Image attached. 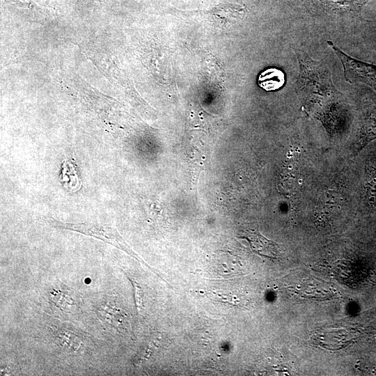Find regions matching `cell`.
Returning <instances> with one entry per match:
<instances>
[{"mask_svg":"<svg viewBox=\"0 0 376 376\" xmlns=\"http://www.w3.org/2000/svg\"><path fill=\"white\" fill-rule=\"evenodd\" d=\"M328 45L342 63L344 77L350 84L363 83L376 91V65L354 58L339 49L331 41Z\"/></svg>","mask_w":376,"mask_h":376,"instance_id":"cell-3","label":"cell"},{"mask_svg":"<svg viewBox=\"0 0 376 376\" xmlns=\"http://www.w3.org/2000/svg\"><path fill=\"white\" fill-rule=\"evenodd\" d=\"M129 279L130 280L133 285L134 299L138 315H141L143 310L142 288L137 282L131 279Z\"/></svg>","mask_w":376,"mask_h":376,"instance_id":"cell-11","label":"cell"},{"mask_svg":"<svg viewBox=\"0 0 376 376\" xmlns=\"http://www.w3.org/2000/svg\"><path fill=\"white\" fill-rule=\"evenodd\" d=\"M44 299L45 304L55 315L73 316L81 310L82 299L79 292L59 280L47 288Z\"/></svg>","mask_w":376,"mask_h":376,"instance_id":"cell-2","label":"cell"},{"mask_svg":"<svg viewBox=\"0 0 376 376\" xmlns=\"http://www.w3.org/2000/svg\"><path fill=\"white\" fill-rule=\"evenodd\" d=\"M316 10L329 15L361 13L371 0H304Z\"/></svg>","mask_w":376,"mask_h":376,"instance_id":"cell-6","label":"cell"},{"mask_svg":"<svg viewBox=\"0 0 376 376\" xmlns=\"http://www.w3.org/2000/svg\"><path fill=\"white\" fill-rule=\"evenodd\" d=\"M284 72L276 68H269L261 72L258 77V86L266 91H276L285 84Z\"/></svg>","mask_w":376,"mask_h":376,"instance_id":"cell-9","label":"cell"},{"mask_svg":"<svg viewBox=\"0 0 376 376\" xmlns=\"http://www.w3.org/2000/svg\"><path fill=\"white\" fill-rule=\"evenodd\" d=\"M376 139V101L366 107L358 132L355 154Z\"/></svg>","mask_w":376,"mask_h":376,"instance_id":"cell-7","label":"cell"},{"mask_svg":"<svg viewBox=\"0 0 376 376\" xmlns=\"http://www.w3.org/2000/svg\"><path fill=\"white\" fill-rule=\"evenodd\" d=\"M63 181L68 185L71 182L70 188L72 190L79 185L75 166L69 161H65L63 164Z\"/></svg>","mask_w":376,"mask_h":376,"instance_id":"cell-10","label":"cell"},{"mask_svg":"<svg viewBox=\"0 0 376 376\" xmlns=\"http://www.w3.org/2000/svg\"><path fill=\"white\" fill-rule=\"evenodd\" d=\"M52 334L54 342L68 354L81 355L88 348L86 338L75 329L65 327H55Z\"/></svg>","mask_w":376,"mask_h":376,"instance_id":"cell-5","label":"cell"},{"mask_svg":"<svg viewBox=\"0 0 376 376\" xmlns=\"http://www.w3.org/2000/svg\"><path fill=\"white\" fill-rule=\"evenodd\" d=\"M242 237L249 242L251 249L259 255L275 258L279 254V245L265 238L256 230H247L244 232Z\"/></svg>","mask_w":376,"mask_h":376,"instance_id":"cell-8","label":"cell"},{"mask_svg":"<svg viewBox=\"0 0 376 376\" xmlns=\"http://www.w3.org/2000/svg\"><path fill=\"white\" fill-rule=\"evenodd\" d=\"M45 220L52 227L77 232L100 240L116 246L136 259L141 261L114 227L106 224L94 223H65L52 217H46Z\"/></svg>","mask_w":376,"mask_h":376,"instance_id":"cell-1","label":"cell"},{"mask_svg":"<svg viewBox=\"0 0 376 376\" xmlns=\"http://www.w3.org/2000/svg\"><path fill=\"white\" fill-rule=\"evenodd\" d=\"M97 317L109 328L119 333L127 331V315L112 297H106L95 308Z\"/></svg>","mask_w":376,"mask_h":376,"instance_id":"cell-4","label":"cell"}]
</instances>
